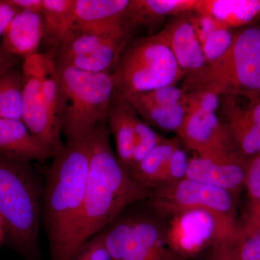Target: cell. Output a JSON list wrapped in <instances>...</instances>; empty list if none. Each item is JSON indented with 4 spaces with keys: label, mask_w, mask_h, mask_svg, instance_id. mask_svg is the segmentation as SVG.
<instances>
[{
    "label": "cell",
    "mask_w": 260,
    "mask_h": 260,
    "mask_svg": "<svg viewBox=\"0 0 260 260\" xmlns=\"http://www.w3.org/2000/svg\"><path fill=\"white\" fill-rule=\"evenodd\" d=\"M90 160L89 137L66 140L52 158L43 194V213L51 260H72L83 213Z\"/></svg>",
    "instance_id": "6da1fadb"
},
{
    "label": "cell",
    "mask_w": 260,
    "mask_h": 260,
    "mask_svg": "<svg viewBox=\"0 0 260 260\" xmlns=\"http://www.w3.org/2000/svg\"><path fill=\"white\" fill-rule=\"evenodd\" d=\"M110 135L107 123H104L89 136L88 177L77 234V253L128 206L151 195L152 191L135 180L118 160Z\"/></svg>",
    "instance_id": "7a4b0ae2"
},
{
    "label": "cell",
    "mask_w": 260,
    "mask_h": 260,
    "mask_svg": "<svg viewBox=\"0 0 260 260\" xmlns=\"http://www.w3.org/2000/svg\"><path fill=\"white\" fill-rule=\"evenodd\" d=\"M43 194L31 162L0 156V218L10 242L28 258L37 254Z\"/></svg>",
    "instance_id": "3957f363"
},
{
    "label": "cell",
    "mask_w": 260,
    "mask_h": 260,
    "mask_svg": "<svg viewBox=\"0 0 260 260\" xmlns=\"http://www.w3.org/2000/svg\"><path fill=\"white\" fill-rule=\"evenodd\" d=\"M56 68L62 133L66 140L86 139L107 123L116 95L113 74L88 73L68 65L56 64Z\"/></svg>",
    "instance_id": "277c9868"
},
{
    "label": "cell",
    "mask_w": 260,
    "mask_h": 260,
    "mask_svg": "<svg viewBox=\"0 0 260 260\" xmlns=\"http://www.w3.org/2000/svg\"><path fill=\"white\" fill-rule=\"evenodd\" d=\"M23 121L54 156L62 150L59 117V83L54 54H37L24 59Z\"/></svg>",
    "instance_id": "5b68a950"
},
{
    "label": "cell",
    "mask_w": 260,
    "mask_h": 260,
    "mask_svg": "<svg viewBox=\"0 0 260 260\" xmlns=\"http://www.w3.org/2000/svg\"><path fill=\"white\" fill-rule=\"evenodd\" d=\"M116 95H132L177 85L184 74L164 32L129 42L113 73Z\"/></svg>",
    "instance_id": "8992f818"
},
{
    "label": "cell",
    "mask_w": 260,
    "mask_h": 260,
    "mask_svg": "<svg viewBox=\"0 0 260 260\" xmlns=\"http://www.w3.org/2000/svg\"><path fill=\"white\" fill-rule=\"evenodd\" d=\"M181 88L204 89L220 95L260 93V25L236 30L225 55L208 65L198 79L184 82Z\"/></svg>",
    "instance_id": "52a82bcc"
},
{
    "label": "cell",
    "mask_w": 260,
    "mask_h": 260,
    "mask_svg": "<svg viewBox=\"0 0 260 260\" xmlns=\"http://www.w3.org/2000/svg\"><path fill=\"white\" fill-rule=\"evenodd\" d=\"M169 217L167 245L179 259H191L222 243L232 244L241 229L235 218L210 210H182Z\"/></svg>",
    "instance_id": "ba28073f"
},
{
    "label": "cell",
    "mask_w": 260,
    "mask_h": 260,
    "mask_svg": "<svg viewBox=\"0 0 260 260\" xmlns=\"http://www.w3.org/2000/svg\"><path fill=\"white\" fill-rule=\"evenodd\" d=\"M100 233L112 260H180L167 245L166 226L151 217L118 218Z\"/></svg>",
    "instance_id": "9c48e42d"
},
{
    "label": "cell",
    "mask_w": 260,
    "mask_h": 260,
    "mask_svg": "<svg viewBox=\"0 0 260 260\" xmlns=\"http://www.w3.org/2000/svg\"><path fill=\"white\" fill-rule=\"evenodd\" d=\"M150 198L153 209L169 216L182 210L202 209L236 218L232 193L187 178L157 188Z\"/></svg>",
    "instance_id": "30bf717a"
},
{
    "label": "cell",
    "mask_w": 260,
    "mask_h": 260,
    "mask_svg": "<svg viewBox=\"0 0 260 260\" xmlns=\"http://www.w3.org/2000/svg\"><path fill=\"white\" fill-rule=\"evenodd\" d=\"M177 136L186 148L201 158L223 160L243 157L218 113H187Z\"/></svg>",
    "instance_id": "8fae6325"
},
{
    "label": "cell",
    "mask_w": 260,
    "mask_h": 260,
    "mask_svg": "<svg viewBox=\"0 0 260 260\" xmlns=\"http://www.w3.org/2000/svg\"><path fill=\"white\" fill-rule=\"evenodd\" d=\"M219 112L238 152L246 159L260 153V93L220 95Z\"/></svg>",
    "instance_id": "7c38bea8"
},
{
    "label": "cell",
    "mask_w": 260,
    "mask_h": 260,
    "mask_svg": "<svg viewBox=\"0 0 260 260\" xmlns=\"http://www.w3.org/2000/svg\"><path fill=\"white\" fill-rule=\"evenodd\" d=\"M130 0H76L73 34L129 36Z\"/></svg>",
    "instance_id": "4fadbf2b"
},
{
    "label": "cell",
    "mask_w": 260,
    "mask_h": 260,
    "mask_svg": "<svg viewBox=\"0 0 260 260\" xmlns=\"http://www.w3.org/2000/svg\"><path fill=\"white\" fill-rule=\"evenodd\" d=\"M189 14L174 17L162 30L184 82L198 79L208 66Z\"/></svg>",
    "instance_id": "5bb4252c"
},
{
    "label": "cell",
    "mask_w": 260,
    "mask_h": 260,
    "mask_svg": "<svg viewBox=\"0 0 260 260\" xmlns=\"http://www.w3.org/2000/svg\"><path fill=\"white\" fill-rule=\"evenodd\" d=\"M246 160L242 156L213 160L196 155L189 158L186 178L237 194L244 187Z\"/></svg>",
    "instance_id": "9a60e30c"
},
{
    "label": "cell",
    "mask_w": 260,
    "mask_h": 260,
    "mask_svg": "<svg viewBox=\"0 0 260 260\" xmlns=\"http://www.w3.org/2000/svg\"><path fill=\"white\" fill-rule=\"evenodd\" d=\"M0 156L31 162H44L54 155L41 144L23 120L0 119Z\"/></svg>",
    "instance_id": "2e32d148"
},
{
    "label": "cell",
    "mask_w": 260,
    "mask_h": 260,
    "mask_svg": "<svg viewBox=\"0 0 260 260\" xmlns=\"http://www.w3.org/2000/svg\"><path fill=\"white\" fill-rule=\"evenodd\" d=\"M44 35L42 15L28 10H20L3 34L0 46L8 54L25 59L38 53Z\"/></svg>",
    "instance_id": "e0dca14e"
},
{
    "label": "cell",
    "mask_w": 260,
    "mask_h": 260,
    "mask_svg": "<svg viewBox=\"0 0 260 260\" xmlns=\"http://www.w3.org/2000/svg\"><path fill=\"white\" fill-rule=\"evenodd\" d=\"M138 116L126 99L115 95L108 112L107 124L115 140L116 157L127 172L134 153Z\"/></svg>",
    "instance_id": "ac0fdd59"
},
{
    "label": "cell",
    "mask_w": 260,
    "mask_h": 260,
    "mask_svg": "<svg viewBox=\"0 0 260 260\" xmlns=\"http://www.w3.org/2000/svg\"><path fill=\"white\" fill-rule=\"evenodd\" d=\"M194 13L211 17L228 28H242L260 19V0H198Z\"/></svg>",
    "instance_id": "d6986e66"
},
{
    "label": "cell",
    "mask_w": 260,
    "mask_h": 260,
    "mask_svg": "<svg viewBox=\"0 0 260 260\" xmlns=\"http://www.w3.org/2000/svg\"><path fill=\"white\" fill-rule=\"evenodd\" d=\"M76 0H43L42 16L44 21L43 41L54 49V54L73 35Z\"/></svg>",
    "instance_id": "ffe728a7"
},
{
    "label": "cell",
    "mask_w": 260,
    "mask_h": 260,
    "mask_svg": "<svg viewBox=\"0 0 260 260\" xmlns=\"http://www.w3.org/2000/svg\"><path fill=\"white\" fill-rule=\"evenodd\" d=\"M198 0H130L129 23L133 28L150 25L167 17L194 13Z\"/></svg>",
    "instance_id": "44dd1931"
},
{
    "label": "cell",
    "mask_w": 260,
    "mask_h": 260,
    "mask_svg": "<svg viewBox=\"0 0 260 260\" xmlns=\"http://www.w3.org/2000/svg\"><path fill=\"white\" fill-rule=\"evenodd\" d=\"M138 115L151 127L168 133H179L185 119L183 104L167 105L149 102L140 95L126 98Z\"/></svg>",
    "instance_id": "7402d4cb"
},
{
    "label": "cell",
    "mask_w": 260,
    "mask_h": 260,
    "mask_svg": "<svg viewBox=\"0 0 260 260\" xmlns=\"http://www.w3.org/2000/svg\"><path fill=\"white\" fill-rule=\"evenodd\" d=\"M191 21L208 65L221 59L229 50L234 36V30L207 15L197 14Z\"/></svg>",
    "instance_id": "603a6c76"
},
{
    "label": "cell",
    "mask_w": 260,
    "mask_h": 260,
    "mask_svg": "<svg viewBox=\"0 0 260 260\" xmlns=\"http://www.w3.org/2000/svg\"><path fill=\"white\" fill-rule=\"evenodd\" d=\"M129 39L130 37L115 38L85 55L68 58L55 63L88 73L113 74Z\"/></svg>",
    "instance_id": "cb8c5ba5"
},
{
    "label": "cell",
    "mask_w": 260,
    "mask_h": 260,
    "mask_svg": "<svg viewBox=\"0 0 260 260\" xmlns=\"http://www.w3.org/2000/svg\"><path fill=\"white\" fill-rule=\"evenodd\" d=\"M179 137L164 138V140L147 155L130 174L140 184L153 191L158 186L168 159L181 145Z\"/></svg>",
    "instance_id": "d4e9b609"
},
{
    "label": "cell",
    "mask_w": 260,
    "mask_h": 260,
    "mask_svg": "<svg viewBox=\"0 0 260 260\" xmlns=\"http://www.w3.org/2000/svg\"><path fill=\"white\" fill-rule=\"evenodd\" d=\"M21 69L13 67L0 75V119L23 120Z\"/></svg>",
    "instance_id": "484cf974"
},
{
    "label": "cell",
    "mask_w": 260,
    "mask_h": 260,
    "mask_svg": "<svg viewBox=\"0 0 260 260\" xmlns=\"http://www.w3.org/2000/svg\"><path fill=\"white\" fill-rule=\"evenodd\" d=\"M164 137L145 122L139 116L135 121L134 153L128 172L140 164L155 147L164 140Z\"/></svg>",
    "instance_id": "4316f807"
},
{
    "label": "cell",
    "mask_w": 260,
    "mask_h": 260,
    "mask_svg": "<svg viewBox=\"0 0 260 260\" xmlns=\"http://www.w3.org/2000/svg\"><path fill=\"white\" fill-rule=\"evenodd\" d=\"M184 92L182 104L186 114L199 111L218 113L220 110V95L218 94L204 89H192Z\"/></svg>",
    "instance_id": "83f0119b"
},
{
    "label": "cell",
    "mask_w": 260,
    "mask_h": 260,
    "mask_svg": "<svg viewBox=\"0 0 260 260\" xmlns=\"http://www.w3.org/2000/svg\"><path fill=\"white\" fill-rule=\"evenodd\" d=\"M231 246L238 260H260V234L257 233L241 226Z\"/></svg>",
    "instance_id": "f1b7e54d"
},
{
    "label": "cell",
    "mask_w": 260,
    "mask_h": 260,
    "mask_svg": "<svg viewBox=\"0 0 260 260\" xmlns=\"http://www.w3.org/2000/svg\"><path fill=\"white\" fill-rule=\"evenodd\" d=\"M189 160L185 150L181 145L178 147L168 159L157 188L174 184L185 179Z\"/></svg>",
    "instance_id": "f546056e"
},
{
    "label": "cell",
    "mask_w": 260,
    "mask_h": 260,
    "mask_svg": "<svg viewBox=\"0 0 260 260\" xmlns=\"http://www.w3.org/2000/svg\"><path fill=\"white\" fill-rule=\"evenodd\" d=\"M244 187L250 203L260 202V153L246 160Z\"/></svg>",
    "instance_id": "4dcf8cb0"
},
{
    "label": "cell",
    "mask_w": 260,
    "mask_h": 260,
    "mask_svg": "<svg viewBox=\"0 0 260 260\" xmlns=\"http://www.w3.org/2000/svg\"><path fill=\"white\" fill-rule=\"evenodd\" d=\"M72 260H112L108 252L102 234L85 243Z\"/></svg>",
    "instance_id": "1f68e13d"
},
{
    "label": "cell",
    "mask_w": 260,
    "mask_h": 260,
    "mask_svg": "<svg viewBox=\"0 0 260 260\" xmlns=\"http://www.w3.org/2000/svg\"><path fill=\"white\" fill-rule=\"evenodd\" d=\"M20 10L7 0H0V36H3L12 19Z\"/></svg>",
    "instance_id": "d6a6232c"
},
{
    "label": "cell",
    "mask_w": 260,
    "mask_h": 260,
    "mask_svg": "<svg viewBox=\"0 0 260 260\" xmlns=\"http://www.w3.org/2000/svg\"><path fill=\"white\" fill-rule=\"evenodd\" d=\"M243 226L260 234V202L249 203L246 223Z\"/></svg>",
    "instance_id": "836d02e7"
},
{
    "label": "cell",
    "mask_w": 260,
    "mask_h": 260,
    "mask_svg": "<svg viewBox=\"0 0 260 260\" xmlns=\"http://www.w3.org/2000/svg\"><path fill=\"white\" fill-rule=\"evenodd\" d=\"M208 260H238L230 243H222L212 248Z\"/></svg>",
    "instance_id": "e575fe53"
},
{
    "label": "cell",
    "mask_w": 260,
    "mask_h": 260,
    "mask_svg": "<svg viewBox=\"0 0 260 260\" xmlns=\"http://www.w3.org/2000/svg\"><path fill=\"white\" fill-rule=\"evenodd\" d=\"M10 4L20 10H28L42 14L43 0H7Z\"/></svg>",
    "instance_id": "d590c367"
},
{
    "label": "cell",
    "mask_w": 260,
    "mask_h": 260,
    "mask_svg": "<svg viewBox=\"0 0 260 260\" xmlns=\"http://www.w3.org/2000/svg\"><path fill=\"white\" fill-rule=\"evenodd\" d=\"M18 62V57L8 54L0 46V75L10 68L17 66Z\"/></svg>",
    "instance_id": "8d00e7d4"
},
{
    "label": "cell",
    "mask_w": 260,
    "mask_h": 260,
    "mask_svg": "<svg viewBox=\"0 0 260 260\" xmlns=\"http://www.w3.org/2000/svg\"><path fill=\"white\" fill-rule=\"evenodd\" d=\"M5 234L4 225H3V220L0 218V243L3 241V237Z\"/></svg>",
    "instance_id": "74e56055"
}]
</instances>
